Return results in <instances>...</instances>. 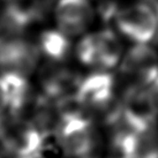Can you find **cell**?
Here are the masks:
<instances>
[{
  "label": "cell",
  "instance_id": "8992f818",
  "mask_svg": "<svg viewBox=\"0 0 158 158\" xmlns=\"http://www.w3.org/2000/svg\"><path fill=\"white\" fill-rule=\"evenodd\" d=\"M121 111L123 123L135 132L155 127L158 119V105L147 87L127 88Z\"/></svg>",
  "mask_w": 158,
  "mask_h": 158
},
{
  "label": "cell",
  "instance_id": "ba28073f",
  "mask_svg": "<svg viewBox=\"0 0 158 158\" xmlns=\"http://www.w3.org/2000/svg\"><path fill=\"white\" fill-rule=\"evenodd\" d=\"M96 18L89 0H57L54 20L58 29L68 37L85 35Z\"/></svg>",
  "mask_w": 158,
  "mask_h": 158
},
{
  "label": "cell",
  "instance_id": "30bf717a",
  "mask_svg": "<svg viewBox=\"0 0 158 158\" xmlns=\"http://www.w3.org/2000/svg\"><path fill=\"white\" fill-rule=\"evenodd\" d=\"M38 48L40 53L51 62H62L70 52V37L59 29H48L40 35Z\"/></svg>",
  "mask_w": 158,
  "mask_h": 158
},
{
  "label": "cell",
  "instance_id": "52a82bcc",
  "mask_svg": "<svg viewBox=\"0 0 158 158\" xmlns=\"http://www.w3.org/2000/svg\"><path fill=\"white\" fill-rule=\"evenodd\" d=\"M114 77L106 72H96L81 79L75 97L87 114L101 115L114 102Z\"/></svg>",
  "mask_w": 158,
  "mask_h": 158
},
{
  "label": "cell",
  "instance_id": "277c9868",
  "mask_svg": "<svg viewBox=\"0 0 158 158\" xmlns=\"http://www.w3.org/2000/svg\"><path fill=\"white\" fill-rule=\"evenodd\" d=\"M120 75L132 87H148L158 79V54L148 44H134L123 56Z\"/></svg>",
  "mask_w": 158,
  "mask_h": 158
},
{
  "label": "cell",
  "instance_id": "5bb4252c",
  "mask_svg": "<svg viewBox=\"0 0 158 158\" xmlns=\"http://www.w3.org/2000/svg\"><path fill=\"white\" fill-rule=\"evenodd\" d=\"M1 10H2V7H0V14H1Z\"/></svg>",
  "mask_w": 158,
  "mask_h": 158
},
{
  "label": "cell",
  "instance_id": "3957f363",
  "mask_svg": "<svg viewBox=\"0 0 158 158\" xmlns=\"http://www.w3.org/2000/svg\"><path fill=\"white\" fill-rule=\"evenodd\" d=\"M56 135L61 150L70 158H90L96 148V133L85 114L62 115Z\"/></svg>",
  "mask_w": 158,
  "mask_h": 158
},
{
  "label": "cell",
  "instance_id": "5b68a950",
  "mask_svg": "<svg viewBox=\"0 0 158 158\" xmlns=\"http://www.w3.org/2000/svg\"><path fill=\"white\" fill-rule=\"evenodd\" d=\"M40 54L38 45L22 36L2 40H0V69L2 73H15L27 77L36 70Z\"/></svg>",
  "mask_w": 158,
  "mask_h": 158
},
{
  "label": "cell",
  "instance_id": "8fae6325",
  "mask_svg": "<svg viewBox=\"0 0 158 158\" xmlns=\"http://www.w3.org/2000/svg\"><path fill=\"white\" fill-rule=\"evenodd\" d=\"M147 89L149 90V92L151 94L152 98H154L155 102L157 103V105H158V79H156L152 83L149 84V85L147 87Z\"/></svg>",
  "mask_w": 158,
  "mask_h": 158
},
{
  "label": "cell",
  "instance_id": "6da1fadb",
  "mask_svg": "<svg viewBox=\"0 0 158 158\" xmlns=\"http://www.w3.org/2000/svg\"><path fill=\"white\" fill-rule=\"evenodd\" d=\"M75 52L82 65L106 70L120 64L123 48L119 36L106 28L82 36Z\"/></svg>",
  "mask_w": 158,
  "mask_h": 158
},
{
  "label": "cell",
  "instance_id": "9c48e42d",
  "mask_svg": "<svg viewBox=\"0 0 158 158\" xmlns=\"http://www.w3.org/2000/svg\"><path fill=\"white\" fill-rule=\"evenodd\" d=\"M81 77L66 67L52 62L40 73L42 94L53 101H60L76 92Z\"/></svg>",
  "mask_w": 158,
  "mask_h": 158
},
{
  "label": "cell",
  "instance_id": "7c38bea8",
  "mask_svg": "<svg viewBox=\"0 0 158 158\" xmlns=\"http://www.w3.org/2000/svg\"><path fill=\"white\" fill-rule=\"evenodd\" d=\"M6 110V99H5L4 88H2V83L0 80V114Z\"/></svg>",
  "mask_w": 158,
  "mask_h": 158
},
{
  "label": "cell",
  "instance_id": "4fadbf2b",
  "mask_svg": "<svg viewBox=\"0 0 158 158\" xmlns=\"http://www.w3.org/2000/svg\"><path fill=\"white\" fill-rule=\"evenodd\" d=\"M112 158H123V157H118V156H113Z\"/></svg>",
  "mask_w": 158,
  "mask_h": 158
},
{
  "label": "cell",
  "instance_id": "7a4b0ae2",
  "mask_svg": "<svg viewBox=\"0 0 158 158\" xmlns=\"http://www.w3.org/2000/svg\"><path fill=\"white\" fill-rule=\"evenodd\" d=\"M112 22L119 34L134 44H149L157 38V14L147 0L119 7Z\"/></svg>",
  "mask_w": 158,
  "mask_h": 158
}]
</instances>
